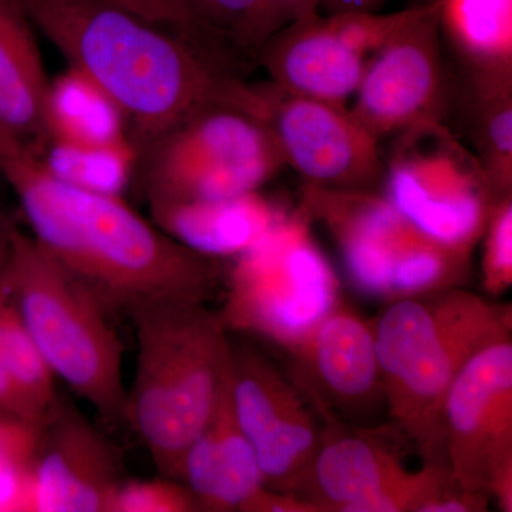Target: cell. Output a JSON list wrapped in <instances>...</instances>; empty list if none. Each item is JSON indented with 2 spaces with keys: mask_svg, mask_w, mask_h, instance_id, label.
<instances>
[{
  "mask_svg": "<svg viewBox=\"0 0 512 512\" xmlns=\"http://www.w3.org/2000/svg\"><path fill=\"white\" fill-rule=\"evenodd\" d=\"M192 22L208 35L217 39H227L231 43L232 36L239 26L254 10L258 0H177Z\"/></svg>",
  "mask_w": 512,
  "mask_h": 512,
  "instance_id": "obj_30",
  "label": "cell"
},
{
  "mask_svg": "<svg viewBox=\"0 0 512 512\" xmlns=\"http://www.w3.org/2000/svg\"><path fill=\"white\" fill-rule=\"evenodd\" d=\"M372 329L393 426L423 464L447 466V394L480 350L512 338L510 303L456 286L390 302Z\"/></svg>",
  "mask_w": 512,
  "mask_h": 512,
  "instance_id": "obj_3",
  "label": "cell"
},
{
  "mask_svg": "<svg viewBox=\"0 0 512 512\" xmlns=\"http://www.w3.org/2000/svg\"><path fill=\"white\" fill-rule=\"evenodd\" d=\"M3 131H6L5 128H3L2 126H0V134L3 133Z\"/></svg>",
  "mask_w": 512,
  "mask_h": 512,
  "instance_id": "obj_35",
  "label": "cell"
},
{
  "mask_svg": "<svg viewBox=\"0 0 512 512\" xmlns=\"http://www.w3.org/2000/svg\"><path fill=\"white\" fill-rule=\"evenodd\" d=\"M33 29L20 0H0V126L39 156L50 80Z\"/></svg>",
  "mask_w": 512,
  "mask_h": 512,
  "instance_id": "obj_20",
  "label": "cell"
},
{
  "mask_svg": "<svg viewBox=\"0 0 512 512\" xmlns=\"http://www.w3.org/2000/svg\"><path fill=\"white\" fill-rule=\"evenodd\" d=\"M467 126L495 198L512 194V67L464 69Z\"/></svg>",
  "mask_w": 512,
  "mask_h": 512,
  "instance_id": "obj_21",
  "label": "cell"
},
{
  "mask_svg": "<svg viewBox=\"0 0 512 512\" xmlns=\"http://www.w3.org/2000/svg\"><path fill=\"white\" fill-rule=\"evenodd\" d=\"M254 57L286 92L348 109L369 59L355 45L342 13H320L285 26Z\"/></svg>",
  "mask_w": 512,
  "mask_h": 512,
  "instance_id": "obj_17",
  "label": "cell"
},
{
  "mask_svg": "<svg viewBox=\"0 0 512 512\" xmlns=\"http://www.w3.org/2000/svg\"><path fill=\"white\" fill-rule=\"evenodd\" d=\"M386 197L431 238L473 254L495 200L476 154L443 120L397 134L384 167Z\"/></svg>",
  "mask_w": 512,
  "mask_h": 512,
  "instance_id": "obj_9",
  "label": "cell"
},
{
  "mask_svg": "<svg viewBox=\"0 0 512 512\" xmlns=\"http://www.w3.org/2000/svg\"><path fill=\"white\" fill-rule=\"evenodd\" d=\"M440 30L464 69L512 67V0H437Z\"/></svg>",
  "mask_w": 512,
  "mask_h": 512,
  "instance_id": "obj_23",
  "label": "cell"
},
{
  "mask_svg": "<svg viewBox=\"0 0 512 512\" xmlns=\"http://www.w3.org/2000/svg\"><path fill=\"white\" fill-rule=\"evenodd\" d=\"M248 107L268 128L285 165L303 184L326 190L373 191L384 177L379 143L348 109L279 89H249Z\"/></svg>",
  "mask_w": 512,
  "mask_h": 512,
  "instance_id": "obj_12",
  "label": "cell"
},
{
  "mask_svg": "<svg viewBox=\"0 0 512 512\" xmlns=\"http://www.w3.org/2000/svg\"><path fill=\"white\" fill-rule=\"evenodd\" d=\"M137 339L127 393L130 423L161 477H180L185 453L211 417L231 355L218 313L190 299H157L126 313Z\"/></svg>",
  "mask_w": 512,
  "mask_h": 512,
  "instance_id": "obj_4",
  "label": "cell"
},
{
  "mask_svg": "<svg viewBox=\"0 0 512 512\" xmlns=\"http://www.w3.org/2000/svg\"><path fill=\"white\" fill-rule=\"evenodd\" d=\"M15 227V222L9 220L6 215L0 212V285H2L3 279H5L10 256H12L13 229Z\"/></svg>",
  "mask_w": 512,
  "mask_h": 512,
  "instance_id": "obj_34",
  "label": "cell"
},
{
  "mask_svg": "<svg viewBox=\"0 0 512 512\" xmlns=\"http://www.w3.org/2000/svg\"><path fill=\"white\" fill-rule=\"evenodd\" d=\"M0 413L10 414V416L29 421L26 419L25 407H23L15 383L10 377L2 353H0Z\"/></svg>",
  "mask_w": 512,
  "mask_h": 512,
  "instance_id": "obj_32",
  "label": "cell"
},
{
  "mask_svg": "<svg viewBox=\"0 0 512 512\" xmlns=\"http://www.w3.org/2000/svg\"><path fill=\"white\" fill-rule=\"evenodd\" d=\"M320 0H258L254 10L237 29L231 45L254 55L265 40L296 20L319 12Z\"/></svg>",
  "mask_w": 512,
  "mask_h": 512,
  "instance_id": "obj_29",
  "label": "cell"
},
{
  "mask_svg": "<svg viewBox=\"0 0 512 512\" xmlns=\"http://www.w3.org/2000/svg\"><path fill=\"white\" fill-rule=\"evenodd\" d=\"M39 424L0 413V511H30Z\"/></svg>",
  "mask_w": 512,
  "mask_h": 512,
  "instance_id": "obj_26",
  "label": "cell"
},
{
  "mask_svg": "<svg viewBox=\"0 0 512 512\" xmlns=\"http://www.w3.org/2000/svg\"><path fill=\"white\" fill-rule=\"evenodd\" d=\"M126 478L121 448L57 396L37 429L30 511L113 512Z\"/></svg>",
  "mask_w": 512,
  "mask_h": 512,
  "instance_id": "obj_15",
  "label": "cell"
},
{
  "mask_svg": "<svg viewBox=\"0 0 512 512\" xmlns=\"http://www.w3.org/2000/svg\"><path fill=\"white\" fill-rule=\"evenodd\" d=\"M5 284L55 376L107 426L126 423L123 343L89 289L18 227Z\"/></svg>",
  "mask_w": 512,
  "mask_h": 512,
  "instance_id": "obj_5",
  "label": "cell"
},
{
  "mask_svg": "<svg viewBox=\"0 0 512 512\" xmlns=\"http://www.w3.org/2000/svg\"><path fill=\"white\" fill-rule=\"evenodd\" d=\"M136 154L130 140L111 144L49 140L39 158L43 167L59 180L84 190L120 197L133 174Z\"/></svg>",
  "mask_w": 512,
  "mask_h": 512,
  "instance_id": "obj_24",
  "label": "cell"
},
{
  "mask_svg": "<svg viewBox=\"0 0 512 512\" xmlns=\"http://www.w3.org/2000/svg\"><path fill=\"white\" fill-rule=\"evenodd\" d=\"M45 124L47 141L111 144L126 141L123 113L99 86L70 67L50 82Z\"/></svg>",
  "mask_w": 512,
  "mask_h": 512,
  "instance_id": "obj_22",
  "label": "cell"
},
{
  "mask_svg": "<svg viewBox=\"0 0 512 512\" xmlns=\"http://www.w3.org/2000/svg\"><path fill=\"white\" fill-rule=\"evenodd\" d=\"M284 353L286 373L320 417L360 419L386 406L372 326L342 303Z\"/></svg>",
  "mask_w": 512,
  "mask_h": 512,
  "instance_id": "obj_16",
  "label": "cell"
},
{
  "mask_svg": "<svg viewBox=\"0 0 512 512\" xmlns=\"http://www.w3.org/2000/svg\"><path fill=\"white\" fill-rule=\"evenodd\" d=\"M154 224L208 258H237L254 247L285 211L258 191L227 200L150 202Z\"/></svg>",
  "mask_w": 512,
  "mask_h": 512,
  "instance_id": "obj_19",
  "label": "cell"
},
{
  "mask_svg": "<svg viewBox=\"0 0 512 512\" xmlns=\"http://www.w3.org/2000/svg\"><path fill=\"white\" fill-rule=\"evenodd\" d=\"M481 241L483 289L497 298L512 286V194L495 198Z\"/></svg>",
  "mask_w": 512,
  "mask_h": 512,
  "instance_id": "obj_27",
  "label": "cell"
},
{
  "mask_svg": "<svg viewBox=\"0 0 512 512\" xmlns=\"http://www.w3.org/2000/svg\"><path fill=\"white\" fill-rule=\"evenodd\" d=\"M148 202L215 201L258 191L282 167L274 138L237 103H217L143 151Z\"/></svg>",
  "mask_w": 512,
  "mask_h": 512,
  "instance_id": "obj_8",
  "label": "cell"
},
{
  "mask_svg": "<svg viewBox=\"0 0 512 512\" xmlns=\"http://www.w3.org/2000/svg\"><path fill=\"white\" fill-rule=\"evenodd\" d=\"M0 173L18 195L32 237L109 315L157 299L207 303L220 291L221 259L178 244L119 195L59 180L20 141L0 150Z\"/></svg>",
  "mask_w": 512,
  "mask_h": 512,
  "instance_id": "obj_1",
  "label": "cell"
},
{
  "mask_svg": "<svg viewBox=\"0 0 512 512\" xmlns=\"http://www.w3.org/2000/svg\"><path fill=\"white\" fill-rule=\"evenodd\" d=\"M20 2L70 67L119 107L141 153L204 107L238 103L245 82L221 40L171 32L107 0Z\"/></svg>",
  "mask_w": 512,
  "mask_h": 512,
  "instance_id": "obj_2",
  "label": "cell"
},
{
  "mask_svg": "<svg viewBox=\"0 0 512 512\" xmlns=\"http://www.w3.org/2000/svg\"><path fill=\"white\" fill-rule=\"evenodd\" d=\"M197 500L181 481L126 478L114 495L113 512H195Z\"/></svg>",
  "mask_w": 512,
  "mask_h": 512,
  "instance_id": "obj_28",
  "label": "cell"
},
{
  "mask_svg": "<svg viewBox=\"0 0 512 512\" xmlns=\"http://www.w3.org/2000/svg\"><path fill=\"white\" fill-rule=\"evenodd\" d=\"M386 0H320L325 13L375 12Z\"/></svg>",
  "mask_w": 512,
  "mask_h": 512,
  "instance_id": "obj_33",
  "label": "cell"
},
{
  "mask_svg": "<svg viewBox=\"0 0 512 512\" xmlns=\"http://www.w3.org/2000/svg\"><path fill=\"white\" fill-rule=\"evenodd\" d=\"M229 380L239 426L269 490L302 497L323 441L311 400L261 352L231 343Z\"/></svg>",
  "mask_w": 512,
  "mask_h": 512,
  "instance_id": "obj_11",
  "label": "cell"
},
{
  "mask_svg": "<svg viewBox=\"0 0 512 512\" xmlns=\"http://www.w3.org/2000/svg\"><path fill=\"white\" fill-rule=\"evenodd\" d=\"M444 441L451 477L470 493L490 497L491 485L511 473L512 338L480 350L454 380Z\"/></svg>",
  "mask_w": 512,
  "mask_h": 512,
  "instance_id": "obj_14",
  "label": "cell"
},
{
  "mask_svg": "<svg viewBox=\"0 0 512 512\" xmlns=\"http://www.w3.org/2000/svg\"><path fill=\"white\" fill-rule=\"evenodd\" d=\"M157 25L207 35L198 28L177 0H107Z\"/></svg>",
  "mask_w": 512,
  "mask_h": 512,
  "instance_id": "obj_31",
  "label": "cell"
},
{
  "mask_svg": "<svg viewBox=\"0 0 512 512\" xmlns=\"http://www.w3.org/2000/svg\"><path fill=\"white\" fill-rule=\"evenodd\" d=\"M178 481L194 495L200 511L210 512H244L265 487L254 448L235 414L229 363L211 417L188 447Z\"/></svg>",
  "mask_w": 512,
  "mask_h": 512,
  "instance_id": "obj_18",
  "label": "cell"
},
{
  "mask_svg": "<svg viewBox=\"0 0 512 512\" xmlns=\"http://www.w3.org/2000/svg\"><path fill=\"white\" fill-rule=\"evenodd\" d=\"M301 207L284 212L224 276L218 312L227 332L268 340L285 352L302 342L340 303L335 269Z\"/></svg>",
  "mask_w": 512,
  "mask_h": 512,
  "instance_id": "obj_7",
  "label": "cell"
},
{
  "mask_svg": "<svg viewBox=\"0 0 512 512\" xmlns=\"http://www.w3.org/2000/svg\"><path fill=\"white\" fill-rule=\"evenodd\" d=\"M439 2L413 18L367 62L350 116L377 143L407 128L444 120L447 83L440 55Z\"/></svg>",
  "mask_w": 512,
  "mask_h": 512,
  "instance_id": "obj_13",
  "label": "cell"
},
{
  "mask_svg": "<svg viewBox=\"0 0 512 512\" xmlns=\"http://www.w3.org/2000/svg\"><path fill=\"white\" fill-rule=\"evenodd\" d=\"M323 441L302 498L320 512H424L443 490L446 468L404 463L402 433L355 429L325 416Z\"/></svg>",
  "mask_w": 512,
  "mask_h": 512,
  "instance_id": "obj_10",
  "label": "cell"
},
{
  "mask_svg": "<svg viewBox=\"0 0 512 512\" xmlns=\"http://www.w3.org/2000/svg\"><path fill=\"white\" fill-rule=\"evenodd\" d=\"M0 353L25 407L26 419L39 424L59 396L55 373L23 325L5 279L0 285Z\"/></svg>",
  "mask_w": 512,
  "mask_h": 512,
  "instance_id": "obj_25",
  "label": "cell"
},
{
  "mask_svg": "<svg viewBox=\"0 0 512 512\" xmlns=\"http://www.w3.org/2000/svg\"><path fill=\"white\" fill-rule=\"evenodd\" d=\"M299 207L329 232L367 296L390 303L466 284L471 255L421 231L386 195L303 184Z\"/></svg>",
  "mask_w": 512,
  "mask_h": 512,
  "instance_id": "obj_6",
  "label": "cell"
}]
</instances>
